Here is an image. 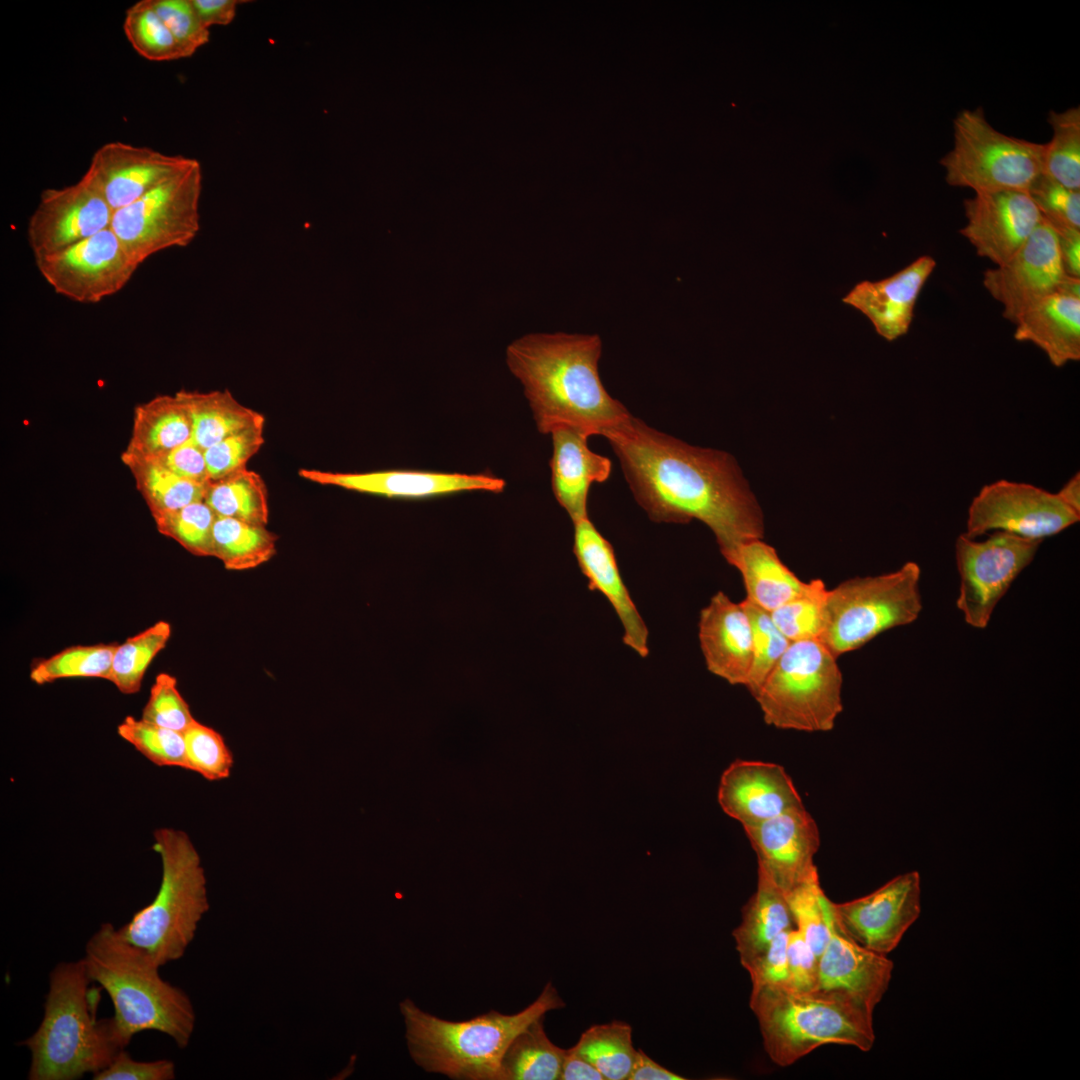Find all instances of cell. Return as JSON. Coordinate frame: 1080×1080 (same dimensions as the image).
Returning <instances> with one entry per match:
<instances>
[{
    "label": "cell",
    "instance_id": "50",
    "mask_svg": "<svg viewBox=\"0 0 1080 1080\" xmlns=\"http://www.w3.org/2000/svg\"><path fill=\"white\" fill-rule=\"evenodd\" d=\"M141 718L181 733L196 721L177 688L176 678L164 672L156 676Z\"/></svg>",
    "mask_w": 1080,
    "mask_h": 1080
},
{
    "label": "cell",
    "instance_id": "1",
    "mask_svg": "<svg viewBox=\"0 0 1080 1080\" xmlns=\"http://www.w3.org/2000/svg\"><path fill=\"white\" fill-rule=\"evenodd\" d=\"M602 436L651 520L701 521L727 562L741 545L763 538L762 511L731 455L691 446L632 415Z\"/></svg>",
    "mask_w": 1080,
    "mask_h": 1080
},
{
    "label": "cell",
    "instance_id": "23",
    "mask_svg": "<svg viewBox=\"0 0 1080 1080\" xmlns=\"http://www.w3.org/2000/svg\"><path fill=\"white\" fill-rule=\"evenodd\" d=\"M718 802L743 827L804 807L791 777L781 765L741 759L732 762L722 773Z\"/></svg>",
    "mask_w": 1080,
    "mask_h": 1080
},
{
    "label": "cell",
    "instance_id": "17",
    "mask_svg": "<svg viewBox=\"0 0 1080 1080\" xmlns=\"http://www.w3.org/2000/svg\"><path fill=\"white\" fill-rule=\"evenodd\" d=\"M113 210L84 177L62 188H46L26 228L34 258L51 254L109 228Z\"/></svg>",
    "mask_w": 1080,
    "mask_h": 1080
},
{
    "label": "cell",
    "instance_id": "10",
    "mask_svg": "<svg viewBox=\"0 0 1080 1080\" xmlns=\"http://www.w3.org/2000/svg\"><path fill=\"white\" fill-rule=\"evenodd\" d=\"M1044 144L1006 135L982 108L964 109L953 121V146L940 160L946 182L975 193H1028L1042 175Z\"/></svg>",
    "mask_w": 1080,
    "mask_h": 1080
},
{
    "label": "cell",
    "instance_id": "58",
    "mask_svg": "<svg viewBox=\"0 0 1080 1080\" xmlns=\"http://www.w3.org/2000/svg\"><path fill=\"white\" fill-rule=\"evenodd\" d=\"M685 1078L659 1065L641 1049L627 1080H684Z\"/></svg>",
    "mask_w": 1080,
    "mask_h": 1080
},
{
    "label": "cell",
    "instance_id": "60",
    "mask_svg": "<svg viewBox=\"0 0 1080 1080\" xmlns=\"http://www.w3.org/2000/svg\"><path fill=\"white\" fill-rule=\"evenodd\" d=\"M1056 494L1066 506L1080 514V473L1074 474Z\"/></svg>",
    "mask_w": 1080,
    "mask_h": 1080
},
{
    "label": "cell",
    "instance_id": "59",
    "mask_svg": "<svg viewBox=\"0 0 1080 1080\" xmlns=\"http://www.w3.org/2000/svg\"><path fill=\"white\" fill-rule=\"evenodd\" d=\"M1057 236L1065 273L1080 278V232H1065Z\"/></svg>",
    "mask_w": 1080,
    "mask_h": 1080
},
{
    "label": "cell",
    "instance_id": "35",
    "mask_svg": "<svg viewBox=\"0 0 1080 1080\" xmlns=\"http://www.w3.org/2000/svg\"><path fill=\"white\" fill-rule=\"evenodd\" d=\"M278 537L266 525L216 517L213 557L228 570H247L268 562L276 554Z\"/></svg>",
    "mask_w": 1080,
    "mask_h": 1080
},
{
    "label": "cell",
    "instance_id": "24",
    "mask_svg": "<svg viewBox=\"0 0 1080 1080\" xmlns=\"http://www.w3.org/2000/svg\"><path fill=\"white\" fill-rule=\"evenodd\" d=\"M573 552L588 588L603 594L623 627V643L645 658L649 655L648 628L622 580L611 543L589 517L574 523Z\"/></svg>",
    "mask_w": 1080,
    "mask_h": 1080
},
{
    "label": "cell",
    "instance_id": "55",
    "mask_svg": "<svg viewBox=\"0 0 1080 1080\" xmlns=\"http://www.w3.org/2000/svg\"><path fill=\"white\" fill-rule=\"evenodd\" d=\"M156 460L185 479L198 483L209 482L204 449L192 439Z\"/></svg>",
    "mask_w": 1080,
    "mask_h": 1080
},
{
    "label": "cell",
    "instance_id": "8",
    "mask_svg": "<svg viewBox=\"0 0 1080 1080\" xmlns=\"http://www.w3.org/2000/svg\"><path fill=\"white\" fill-rule=\"evenodd\" d=\"M837 658L816 639L791 642L754 697L766 724L784 730L827 732L842 703Z\"/></svg>",
    "mask_w": 1080,
    "mask_h": 1080
},
{
    "label": "cell",
    "instance_id": "26",
    "mask_svg": "<svg viewBox=\"0 0 1080 1080\" xmlns=\"http://www.w3.org/2000/svg\"><path fill=\"white\" fill-rule=\"evenodd\" d=\"M936 267L929 255L878 281L856 284L842 299L863 313L875 331L887 341L907 334L919 294Z\"/></svg>",
    "mask_w": 1080,
    "mask_h": 1080
},
{
    "label": "cell",
    "instance_id": "20",
    "mask_svg": "<svg viewBox=\"0 0 1080 1080\" xmlns=\"http://www.w3.org/2000/svg\"><path fill=\"white\" fill-rule=\"evenodd\" d=\"M830 928L829 941L818 958V985L812 994L873 1015L889 987L894 964L886 955L866 950L843 935L832 917Z\"/></svg>",
    "mask_w": 1080,
    "mask_h": 1080
},
{
    "label": "cell",
    "instance_id": "12",
    "mask_svg": "<svg viewBox=\"0 0 1080 1080\" xmlns=\"http://www.w3.org/2000/svg\"><path fill=\"white\" fill-rule=\"evenodd\" d=\"M1042 541L994 532L983 541L961 534L955 542L960 576L958 610L973 628L984 629L1019 574L1033 561Z\"/></svg>",
    "mask_w": 1080,
    "mask_h": 1080
},
{
    "label": "cell",
    "instance_id": "43",
    "mask_svg": "<svg viewBox=\"0 0 1080 1080\" xmlns=\"http://www.w3.org/2000/svg\"><path fill=\"white\" fill-rule=\"evenodd\" d=\"M828 589L812 579L802 593L770 612L777 628L791 641L819 640L824 629Z\"/></svg>",
    "mask_w": 1080,
    "mask_h": 1080
},
{
    "label": "cell",
    "instance_id": "39",
    "mask_svg": "<svg viewBox=\"0 0 1080 1080\" xmlns=\"http://www.w3.org/2000/svg\"><path fill=\"white\" fill-rule=\"evenodd\" d=\"M170 636L171 625L158 621L117 645L108 681L123 694L138 692L147 668L165 648Z\"/></svg>",
    "mask_w": 1080,
    "mask_h": 1080
},
{
    "label": "cell",
    "instance_id": "44",
    "mask_svg": "<svg viewBox=\"0 0 1080 1080\" xmlns=\"http://www.w3.org/2000/svg\"><path fill=\"white\" fill-rule=\"evenodd\" d=\"M216 514L204 501L153 516L159 533L178 542L196 556H213Z\"/></svg>",
    "mask_w": 1080,
    "mask_h": 1080
},
{
    "label": "cell",
    "instance_id": "34",
    "mask_svg": "<svg viewBox=\"0 0 1080 1080\" xmlns=\"http://www.w3.org/2000/svg\"><path fill=\"white\" fill-rule=\"evenodd\" d=\"M544 1017L521 1031L507 1047L500 1066V1080L559 1079L566 1050L546 1035Z\"/></svg>",
    "mask_w": 1080,
    "mask_h": 1080
},
{
    "label": "cell",
    "instance_id": "11",
    "mask_svg": "<svg viewBox=\"0 0 1080 1080\" xmlns=\"http://www.w3.org/2000/svg\"><path fill=\"white\" fill-rule=\"evenodd\" d=\"M202 169L198 160L133 203L113 212L110 228L137 265L185 247L200 229Z\"/></svg>",
    "mask_w": 1080,
    "mask_h": 1080
},
{
    "label": "cell",
    "instance_id": "16",
    "mask_svg": "<svg viewBox=\"0 0 1080 1080\" xmlns=\"http://www.w3.org/2000/svg\"><path fill=\"white\" fill-rule=\"evenodd\" d=\"M1064 271L1058 236L1043 219L1005 263L987 269L983 285L1003 308V317L1018 318L1044 297L1057 292Z\"/></svg>",
    "mask_w": 1080,
    "mask_h": 1080
},
{
    "label": "cell",
    "instance_id": "31",
    "mask_svg": "<svg viewBox=\"0 0 1080 1080\" xmlns=\"http://www.w3.org/2000/svg\"><path fill=\"white\" fill-rule=\"evenodd\" d=\"M785 894L758 868L757 888L742 908V920L733 930L736 950L745 968L782 932L794 928Z\"/></svg>",
    "mask_w": 1080,
    "mask_h": 1080
},
{
    "label": "cell",
    "instance_id": "7",
    "mask_svg": "<svg viewBox=\"0 0 1080 1080\" xmlns=\"http://www.w3.org/2000/svg\"><path fill=\"white\" fill-rule=\"evenodd\" d=\"M749 1005L767 1055L782 1067L822 1045H849L867 1052L875 1042L873 1015L838 1000L761 986L752 987Z\"/></svg>",
    "mask_w": 1080,
    "mask_h": 1080
},
{
    "label": "cell",
    "instance_id": "6",
    "mask_svg": "<svg viewBox=\"0 0 1080 1080\" xmlns=\"http://www.w3.org/2000/svg\"><path fill=\"white\" fill-rule=\"evenodd\" d=\"M153 837L162 868L158 892L118 931L161 967L184 956L210 905L205 869L189 835L163 827Z\"/></svg>",
    "mask_w": 1080,
    "mask_h": 1080
},
{
    "label": "cell",
    "instance_id": "56",
    "mask_svg": "<svg viewBox=\"0 0 1080 1080\" xmlns=\"http://www.w3.org/2000/svg\"><path fill=\"white\" fill-rule=\"evenodd\" d=\"M202 22L209 29L212 25H228L236 16L237 7L247 1L239 0H191Z\"/></svg>",
    "mask_w": 1080,
    "mask_h": 1080
},
{
    "label": "cell",
    "instance_id": "28",
    "mask_svg": "<svg viewBox=\"0 0 1080 1080\" xmlns=\"http://www.w3.org/2000/svg\"><path fill=\"white\" fill-rule=\"evenodd\" d=\"M1014 338L1039 347L1055 367L1080 359V297L1052 293L1015 322Z\"/></svg>",
    "mask_w": 1080,
    "mask_h": 1080
},
{
    "label": "cell",
    "instance_id": "51",
    "mask_svg": "<svg viewBox=\"0 0 1080 1080\" xmlns=\"http://www.w3.org/2000/svg\"><path fill=\"white\" fill-rule=\"evenodd\" d=\"M151 4L185 57H190L208 43L209 29L200 21L191 0H151Z\"/></svg>",
    "mask_w": 1080,
    "mask_h": 1080
},
{
    "label": "cell",
    "instance_id": "33",
    "mask_svg": "<svg viewBox=\"0 0 1080 1080\" xmlns=\"http://www.w3.org/2000/svg\"><path fill=\"white\" fill-rule=\"evenodd\" d=\"M123 464L130 470L137 490L152 516L180 509L204 500L208 483L185 479L157 460L123 451Z\"/></svg>",
    "mask_w": 1080,
    "mask_h": 1080
},
{
    "label": "cell",
    "instance_id": "18",
    "mask_svg": "<svg viewBox=\"0 0 1080 1080\" xmlns=\"http://www.w3.org/2000/svg\"><path fill=\"white\" fill-rule=\"evenodd\" d=\"M196 159L111 141L92 155L83 175L113 211L138 200L190 167Z\"/></svg>",
    "mask_w": 1080,
    "mask_h": 1080
},
{
    "label": "cell",
    "instance_id": "57",
    "mask_svg": "<svg viewBox=\"0 0 1080 1080\" xmlns=\"http://www.w3.org/2000/svg\"><path fill=\"white\" fill-rule=\"evenodd\" d=\"M559 1079L606 1080L597 1067L580 1054L574 1047L566 1050Z\"/></svg>",
    "mask_w": 1080,
    "mask_h": 1080
},
{
    "label": "cell",
    "instance_id": "46",
    "mask_svg": "<svg viewBox=\"0 0 1080 1080\" xmlns=\"http://www.w3.org/2000/svg\"><path fill=\"white\" fill-rule=\"evenodd\" d=\"M742 603L751 622L753 639L752 665L745 687L755 697L791 641L777 628L769 612L746 599Z\"/></svg>",
    "mask_w": 1080,
    "mask_h": 1080
},
{
    "label": "cell",
    "instance_id": "38",
    "mask_svg": "<svg viewBox=\"0 0 1080 1080\" xmlns=\"http://www.w3.org/2000/svg\"><path fill=\"white\" fill-rule=\"evenodd\" d=\"M1052 138L1044 144L1042 175L1080 191V108L1050 111Z\"/></svg>",
    "mask_w": 1080,
    "mask_h": 1080
},
{
    "label": "cell",
    "instance_id": "45",
    "mask_svg": "<svg viewBox=\"0 0 1080 1080\" xmlns=\"http://www.w3.org/2000/svg\"><path fill=\"white\" fill-rule=\"evenodd\" d=\"M117 733L153 764L188 770L183 733L133 716L118 725Z\"/></svg>",
    "mask_w": 1080,
    "mask_h": 1080
},
{
    "label": "cell",
    "instance_id": "30",
    "mask_svg": "<svg viewBox=\"0 0 1080 1080\" xmlns=\"http://www.w3.org/2000/svg\"><path fill=\"white\" fill-rule=\"evenodd\" d=\"M191 438L192 421L184 402L177 393L162 394L134 408L124 451L156 460Z\"/></svg>",
    "mask_w": 1080,
    "mask_h": 1080
},
{
    "label": "cell",
    "instance_id": "52",
    "mask_svg": "<svg viewBox=\"0 0 1080 1080\" xmlns=\"http://www.w3.org/2000/svg\"><path fill=\"white\" fill-rule=\"evenodd\" d=\"M788 990L812 994L818 985V957L794 927L787 942Z\"/></svg>",
    "mask_w": 1080,
    "mask_h": 1080
},
{
    "label": "cell",
    "instance_id": "15",
    "mask_svg": "<svg viewBox=\"0 0 1080 1080\" xmlns=\"http://www.w3.org/2000/svg\"><path fill=\"white\" fill-rule=\"evenodd\" d=\"M838 930L860 947L887 955L900 943L921 913L920 875H898L875 891L844 903L830 904Z\"/></svg>",
    "mask_w": 1080,
    "mask_h": 1080
},
{
    "label": "cell",
    "instance_id": "14",
    "mask_svg": "<svg viewBox=\"0 0 1080 1080\" xmlns=\"http://www.w3.org/2000/svg\"><path fill=\"white\" fill-rule=\"evenodd\" d=\"M34 260L55 293L83 304L117 294L139 267L110 227Z\"/></svg>",
    "mask_w": 1080,
    "mask_h": 1080
},
{
    "label": "cell",
    "instance_id": "49",
    "mask_svg": "<svg viewBox=\"0 0 1080 1080\" xmlns=\"http://www.w3.org/2000/svg\"><path fill=\"white\" fill-rule=\"evenodd\" d=\"M264 425L244 429L204 450L209 481L247 468L248 461L264 444Z\"/></svg>",
    "mask_w": 1080,
    "mask_h": 1080
},
{
    "label": "cell",
    "instance_id": "3",
    "mask_svg": "<svg viewBox=\"0 0 1080 1080\" xmlns=\"http://www.w3.org/2000/svg\"><path fill=\"white\" fill-rule=\"evenodd\" d=\"M82 960L92 982L112 1001L111 1018L123 1049L146 1030L167 1035L180 1049L189 1045L196 1025L191 998L164 980L153 958L125 940L111 922L102 923L88 939Z\"/></svg>",
    "mask_w": 1080,
    "mask_h": 1080
},
{
    "label": "cell",
    "instance_id": "19",
    "mask_svg": "<svg viewBox=\"0 0 1080 1080\" xmlns=\"http://www.w3.org/2000/svg\"><path fill=\"white\" fill-rule=\"evenodd\" d=\"M758 859V868L784 893L818 874L813 858L820 836L805 807L743 827Z\"/></svg>",
    "mask_w": 1080,
    "mask_h": 1080
},
{
    "label": "cell",
    "instance_id": "13",
    "mask_svg": "<svg viewBox=\"0 0 1080 1080\" xmlns=\"http://www.w3.org/2000/svg\"><path fill=\"white\" fill-rule=\"evenodd\" d=\"M1079 520L1080 514L1066 506L1056 493L1002 479L983 486L972 499L964 534L975 539L999 531L1043 541Z\"/></svg>",
    "mask_w": 1080,
    "mask_h": 1080
},
{
    "label": "cell",
    "instance_id": "5",
    "mask_svg": "<svg viewBox=\"0 0 1080 1080\" xmlns=\"http://www.w3.org/2000/svg\"><path fill=\"white\" fill-rule=\"evenodd\" d=\"M565 1003L551 982L524 1010L508 1015L491 1010L464 1021L422 1011L411 999L399 1004L407 1048L422 1069L457 1080H500L502 1057L531 1023Z\"/></svg>",
    "mask_w": 1080,
    "mask_h": 1080
},
{
    "label": "cell",
    "instance_id": "2",
    "mask_svg": "<svg viewBox=\"0 0 1080 1080\" xmlns=\"http://www.w3.org/2000/svg\"><path fill=\"white\" fill-rule=\"evenodd\" d=\"M597 334L531 333L506 349V363L521 382L537 429L571 426L603 435L631 414L604 387Z\"/></svg>",
    "mask_w": 1080,
    "mask_h": 1080
},
{
    "label": "cell",
    "instance_id": "42",
    "mask_svg": "<svg viewBox=\"0 0 1080 1080\" xmlns=\"http://www.w3.org/2000/svg\"><path fill=\"white\" fill-rule=\"evenodd\" d=\"M785 897L795 928L819 958L831 934V900L820 886L819 875L796 886Z\"/></svg>",
    "mask_w": 1080,
    "mask_h": 1080
},
{
    "label": "cell",
    "instance_id": "54",
    "mask_svg": "<svg viewBox=\"0 0 1080 1080\" xmlns=\"http://www.w3.org/2000/svg\"><path fill=\"white\" fill-rule=\"evenodd\" d=\"M790 930L778 935L760 956L745 967L750 975L752 987L772 986L788 989L787 942Z\"/></svg>",
    "mask_w": 1080,
    "mask_h": 1080
},
{
    "label": "cell",
    "instance_id": "9",
    "mask_svg": "<svg viewBox=\"0 0 1080 1080\" xmlns=\"http://www.w3.org/2000/svg\"><path fill=\"white\" fill-rule=\"evenodd\" d=\"M920 576L919 565L909 561L893 572L853 577L828 589L819 640L838 658L890 629L913 623L923 608Z\"/></svg>",
    "mask_w": 1080,
    "mask_h": 1080
},
{
    "label": "cell",
    "instance_id": "29",
    "mask_svg": "<svg viewBox=\"0 0 1080 1080\" xmlns=\"http://www.w3.org/2000/svg\"><path fill=\"white\" fill-rule=\"evenodd\" d=\"M728 563L742 576L745 599L769 613L798 596L807 586L762 539L741 545Z\"/></svg>",
    "mask_w": 1080,
    "mask_h": 1080
},
{
    "label": "cell",
    "instance_id": "32",
    "mask_svg": "<svg viewBox=\"0 0 1080 1080\" xmlns=\"http://www.w3.org/2000/svg\"><path fill=\"white\" fill-rule=\"evenodd\" d=\"M192 421V440L207 449L249 427L265 424L264 416L240 403L229 390H180Z\"/></svg>",
    "mask_w": 1080,
    "mask_h": 1080
},
{
    "label": "cell",
    "instance_id": "25",
    "mask_svg": "<svg viewBox=\"0 0 1080 1080\" xmlns=\"http://www.w3.org/2000/svg\"><path fill=\"white\" fill-rule=\"evenodd\" d=\"M698 637L708 671L731 685L745 686L753 658L752 626L742 603L723 591L699 615Z\"/></svg>",
    "mask_w": 1080,
    "mask_h": 1080
},
{
    "label": "cell",
    "instance_id": "21",
    "mask_svg": "<svg viewBox=\"0 0 1080 1080\" xmlns=\"http://www.w3.org/2000/svg\"><path fill=\"white\" fill-rule=\"evenodd\" d=\"M966 225L960 233L977 254L996 265L1009 260L1042 220L1026 192L975 193L964 201Z\"/></svg>",
    "mask_w": 1080,
    "mask_h": 1080
},
{
    "label": "cell",
    "instance_id": "47",
    "mask_svg": "<svg viewBox=\"0 0 1080 1080\" xmlns=\"http://www.w3.org/2000/svg\"><path fill=\"white\" fill-rule=\"evenodd\" d=\"M188 770L209 781L226 779L233 767V755L220 733L195 721L183 732Z\"/></svg>",
    "mask_w": 1080,
    "mask_h": 1080
},
{
    "label": "cell",
    "instance_id": "40",
    "mask_svg": "<svg viewBox=\"0 0 1080 1080\" xmlns=\"http://www.w3.org/2000/svg\"><path fill=\"white\" fill-rule=\"evenodd\" d=\"M116 644L76 645L38 661L30 679L43 685L65 678H102L109 680Z\"/></svg>",
    "mask_w": 1080,
    "mask_h": 1080
},
{
    "label": "cell",
    "instance_id": "27",
    "mask_svg": "<svg viewBox=\"0 0 1080 1080\" xmlns=\"http://www.w3.org/2000/svg\"><path fill=\"white\" fill-rule=\"evenodd\" d=\"M552 457L551 486L558 503L573 523L588 517L587 499L591 485L605 482L612 462L588 447L586 432L571 426H558L550 432Z\"/></svg>",
    "mask_w": 1080,
    "mask_h": 1080
},
{
    "label": "cell",
    "instance_id": "4",
    "mask_svg": "<svg viewBox=\"0 0 1080 1080\" xmlns=\"http://www.w3.org/2000/svg\"><path fill=\"white\" fill-rule=\"evenodd\" d=\"M81 959L58 963L38 1029L20 1043L31 1053L29 1080H76L105 1069L123 1049L112 1018L97 1019L100 999Z\"/></svg>",
    "mask_w": 1080,
    "mask_h": 1080
},
{
    "label": "cell",
    "instance_id": "41",
    "mask_svg": "<svg viewBox=\"0 0 1080 1080\" xmlns=\"http://www.w3.org/2000/svg\"><path fill=\"white\" fill-rule=\"evenodd\" d=\"M123 30L134 50L149 61L162 62L186 58L183 50L154 10L151 0H140L127 9Z\"/></svg>",
    "mask_w": 1080,
    "mask_h": 1080
},
{
    "label": "cell",
    "instance_id": "37",
    "mask_svg": "<svg viewBox=\"0 0 1080 1080\" xmlns=\"http://www.w3.org/2000/svg\"><path fill=\"white\" fill-rule=\"evenodd\" d=\"M603 1074L606 1080H626L637 1050L632 1027L623 1021L598 1024L585 1030L573 1046Z\"/></svg>",
    "mask_w": 1080,
    "mask_h": 1080
},
{
    "label": "cell",
    "instance_id": "48",
    "mask_svg": "<svg viewBox=\"0 0 1080 1080\" xmlns=\"http://www.w3.org/2000/svg\"><path fill=\"white\" fill-rule=\"evenodd\" d=\"M1028 194L1037 206L1042 219L1057 234L1080 232V191L1068 189L1040 175Z\"/></svg>",
    "mask_w": 1080,
    "mask_h": 1080
},
{
    "label": "cell",
    "instance_id": "36",
    "mask_svg": "<svg viewBox=\"0 0 1080 1080\" xmlns=\"http://www.w3.org/2000/svg\"><path fill=\"white\" fill-rule=\"evenodd\" d=\"M204 501L218 517L267 525L268 490L262 476L247 468L209 481Z\"/></svg>",
    "mask_w": 1080,
    "mask_h": 1080
},
{
    "label": "cell",
    "instance_id": "22",
    "mask_svg": "<svg viewBox=\"0 0 1080 1080\" xmlns=\"http://www.w3.org/2000/svg\"><path fill=\"white\" fill-rule=\"evenodd\" d=\"M298 475L312 483L388 498H427L459 492L501 493L504 479L489 474H466L422 470L334 472L301 468Z\"/></svg>",
    "mask_w": 1080,
    "mask_h": 1080
},
{
    "label": "cell",
    "instance_id": "53",
    "mask_svg": "<svg viewBox=\"0 0 1080 1080\" xmlns=\"http://www.w3.org/2000/svg\"><path fill=\"white\" fill-rule=\"evenodd\" d=\"M175 1063L169 1059L137 1061L122 1049L103 1070L92 1075L93 1080H173Z\"/></svg>",
    "mask_w": 1080,
    "mask_h": 1080
}]
</instances>
